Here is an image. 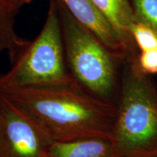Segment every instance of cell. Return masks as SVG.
Here are the masks:
<instances>
[{
  "mask_svg": "<svg viewBox=\"0 0 157 157\" xmlns=\"http://www.w3.org/2000/svg\"><path fill=\"white\" fill-rule=\"evenodd\" d=\"M0 93L53 142L111 140L117 106L94 97L76 82Z\"/></svg>",
  "mask_w": 157,
  "mask_h": 157,
  "instance_id": "1",
  "label": "cell"
},
{
  "mask_svg": "<svg viewBox=\"0 0 157 157\" xmlns=\"http://www.w3.org/2000/svg\"><path fill=\"white\" fill-rule=\"evenodd\" d=\"M111 23L126 50L127 55L135 56L139 52L130 29L135 22L129 0H92Z\"/></svg>",
  "mask_w": 157,
  "mask_h": 157,
  "instance_id": "7",
  "label": "cell"
},
{
  "mask_svg": "<svg viewBox=\"0 0 157 157\" xmlns=\"http://www.w3.org/2000/svg\"><path fill=\"white\" fill-rule=\"evenodd\" d=\"M136 56L123 63L111 140L117 157L157 154V88L139 66Z\"/></svg>",
  "mask_w": 157,
  "mask_h": 157,
  "instance_id": "2",
  "label": "cell"
},
{
  "mask_svg": "<svg viewBox=\"0 0 157 157\" xmlns=\"http://www.w3.org/2000/svg\"><path fill=\"white\" fill-rule=\"evenodd\" d=\"M130 33L139 52L157 50V31L152 26L135 21Z\"/></svg>",
  "mask_w": 157,
  "mask_h": 157,
  "instance_id": "10",
  "label": "cell"
},
{
  "mask_svg": "<svg viewBox=\"0 0 157 157\" xmlns=\"http://www.w3.org/2000/svg\"><path fill=\"white\" fill-rule=\"evenodd\" d=\"M51 157H117L110 139L87 137L66 142H54Z\"/></svg>",
  "mask_w": 157,
  "mask_h": 157,
  "instance_id": "8",
  "label": "cell"
},
{
  "mask_svg": "<svg viewBox=\"0 0 157 157\" xmlns=\"http://www.w3.org/2000/svg\"><path fill=\"white\" fill-rule=\"evenodd\" d=\"M18 11L5 0H0V52L6 50L8 52L22 39L15 30Z\"/></svg>",
  "mask_w": 157,
  "mask_h": 157,
  "instance_id": "9",
  "label": "cell"
},
{
  "mask_svg": "<svg viewBox=\"0 0 157 157\" xmlns=\"http://www.w3.org/2000/svg\"><path fill=\"white\" fill-rule=\"evenodd\" d=\"M11 67L0 75V90L64 85L75 82L66 63L57 0H50L36 38L22 39L8 52Z\"/></svg>",
  "mask_w": 157,
  "mask_h": 157,
  "instance_id": "4",
  "label": "cell"
},
{
  "mask_svg": "<svg viewBox=\"0 0 157 157\" xmlns=\"http://www.w3.org/2000/svg\"><path fill=\"white\" fill-rule=\"evenodd\" d=\"M135 21L146 23L157 31V0H129Z\"/></svg>",
  "mask_w": 157,
  "mask_h": 157,
  "instance_id": "11",
  "label": "cell"
},
{
  "mask_svg": "<svg viewBox=\"0 0 157 157\" xmlns=\"http://www.w3.org/2000/svg\"><path fill=\"white\" fill-rule=\"evenodd\" d=\"M82 25L98 37L110 50L124 57L127 52L107 17L92 0H60Z\"/></svg>",
  "mask_w": 157,
  "mask_h": 157,
  "instance_id": "6",
  "label": "cell"
},
{
  "mask_svg": "<svg viewBox=\"0 0 157 157\" xmlns=\"http://www.w3.org/2000/svg\"><path fill=\"white\" fill-rule=\"evenodd\" d=\"M65 56L71 75L87 93L117 106L127 57L110 50L57 0Z\"/></svg>",
  "mask_w": 157,
  "mask_h": 157,
  "instance_id": "3",
  "label": "cell"
},
{
  "mask_svg": "<svg viewBox=\"0 0 157 157\" xmlns=\"http://www.w3.org/2000/svg\"><path fill=\"white\" fill-rule=\"evenodd\" d=\"M137 59L143 72L148 75L157 74V50L139 52Z\"/></svg>",
  "mask_w": 157,
  "mask_h": 157,
  "instance_id": "12",
  "label": "cell"
},
{
  "mask_svg": "<svg viewBox=\"0 0 157 157\" xmlns=\"http://www.w3.org/2000/svg\"><path fill=\"white\" fill-rule=\"evenodd\" d=\"M53 143L0 93V157H51Z\"/></svg>",
  "mask_w": 157,
  "mask_h": 157,
  "instance_id": "5",
  "label": "cell"
},
{
  "mask_svg": "<svg viewBox=\"0 0 157 157\" xmlns=\"http://www.w3.org/2000/svg\"><path fill=\"white\" fill-rule=\"evenodd\" d=\"M151 157H157V154H156V155H154V156H151Z\"/></svg>",
  "mask_w": 157,
  "mask_h": 157,
  "instance_id": "14",
  "label": "cell"
},
{
  "mask_svg": "<svg viewBox=\"0 0 157 157\" xmlns=\"http://www.w3.org/2000/svg\"><path fill=\"white\" fill-rule=\"evenodd\" d=\"M5 1L19 10L23 6L31 3L33 0H5Z\"/></svg>",
  "mask_w": 157,
  "mask_h": 157,
  "instance_id": "13",
  "label": "cell"
}]
</instances>
